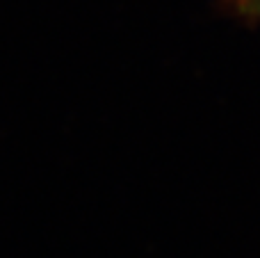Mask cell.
<instances>
[{"mask_svg":"<svg viewBox=\"0 0 260 258\" xmlns=\"http://www.w3.org/2000/svg\"><path fill=\"white\" fill-rule=\"evenodd\" d=\"M240 5L244 7V12H251L260 18V0H240Z\"/></svg>","mask_w":260,"mask_h":258,"instance_id":"1","label":"cell"}]
</instances>
